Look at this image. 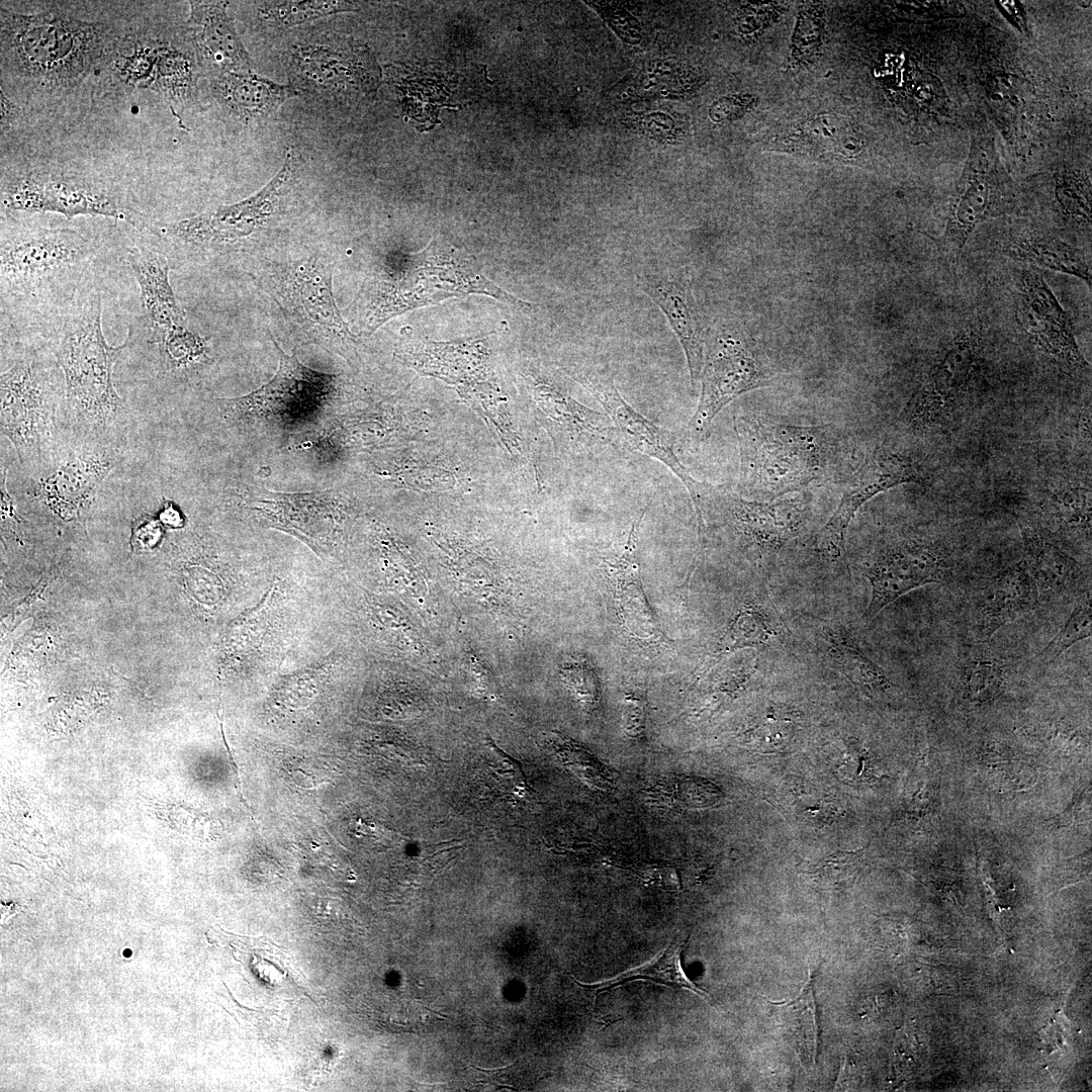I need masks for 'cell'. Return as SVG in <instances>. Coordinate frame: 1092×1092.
Listing matches in <instances>:
<instances>
[{
  "label": "cell",
  "instance_id": "obj_1",
  "mask_svg": "<svg viewBox=\"0 0 1092 1092\" xmlns=\"http://www.w3.org/2000/svg\"><path fill=\"white\" fill-rule=\"evenodd\" d=\"M123 32L61 9L34 14L0 7L1 72L42 93H64L104 69Z\"/></svg>",
  "mask_w": 1092,
  "mask_h": 1092
},
{
  "label": "cell",
  "instance_id": "obj_2",
  "mask_svg": "<svg viewBox=\"0 0 1092 1092\" xmlns=\"http://www.w3.org/2000/svg\"><path fill=\"white\" fill-rule=\"evenodd\" d=\"M470 293L521 309L531 306L490 281L475 257L442 239H433L424 250L401 256L399 264L366 279L352 305L361 328L370 334L407 310Z\"/></svg>",
  "mask_w": 1092,
  "mask_h": 1092
},
{
  "label": "cell",
  "instance_id": "obj_3",
  "mask_svg": "<svg viewBox=\"0 0 1092 1092\" xmlns=\"http://www.w3.org/2000/svg\"><path fill=\"white\" fill-rule=\"evenodd\" d=\"M55 326L53 353L65 380L68 415L89 433L117 424L124 405L113 384V366L126 341L110 346L102 331V294L88 282L67 302Z\"/></svg>",
  "mask_w": 1092,
  "mask_h": 1092
},
{
  "label": "cell",
  "instance_id": "obj_4",
  "mask_svg": "<svg viewBox=\"0 0 1092 1092\" xmlns=\"http://www.w3.org/2000/svg\"><path fill=\"white\" fill-rule=\"evenodd\" d=\"M742 496L768 502L827 476L838 455L831 425L797 426L737 417Z\"/></svg>",
  "mask_w": 1092,
  "mask_h": 1092
},
{
  "label": "cell",
  "instance_id": "obj_5",
  "mask_svg": "<svg viewBox=\"0 0 1092 1092\" xmlns=\"http://www.w3.org/2000/svg\"><path fill=\"white\" fill-rule=\"evenodd\" d=\"M98 246L70 228H1L0 283L2 306L65 303L88 282Z\"/></svg>",
  "mask_w": 1092,
  "mask_h": 1092
},
{
  "label": "cell",
  "instance_id": "obj_6",
  "mask_svg": "<svg viewBox=\"0 0 1092 1092\" xmlns=\"http://www.w3.org/2000/svg\"><path fill=\"white\" fill-rule=\"evenodd\" d=\"M0 379L1 433L22 464H39L54 448L58 413L66 403L62 369L55 356L23 350Z\"/></svg>",
  "mask_w": 1092,
  "mask_h": 1092
},
{
  "label": "cell",
  "instance_id": "obj_7",
  "mask_svg": "<svg viewBox=\"0 0 1092 1092\" xmlns=\"http://www.w3.org/2000/svg\"><path fill=\"white\" fill-rule=\"evenodd\" d=\"M1 206L5 211L53 212L68 218L98 215L126 221L158 237V228L111 183L79 173L44 168L2 172Z\"/></svg>",
  "mask_w": 1092,
  "mask_h": 1092
},
{
  "label": "cell",
  "instance_id": "obj_8",
  "mask_svg": "<svg viewBox=\"0 0 1092 1092\" xmlns=\"http://www.w3.org/2000/svg\"><path fill=\"white\" fill-rule=\"evenodd\" d=\"M333 267L330 258L322 254L290 263L267 261L261 264L257 278L307 335L344 344L354 341V335L336 306Z\"/></svg>",
  "mask_w": 1092,
  "mask_h": 1092
},
{
  "label": "cell",
  "instance_id": "obj_9",
  "mask_svg": "<svg viewBox=\"0 0 1092 1092\" xmlns=\"http://www.w3.org/2000/svg\"><path fill=\"white\" fill-rule=\"evenodd\" d=\"M289 84L298 92L326 100L373 95L381 70L364 44L354 41L295 43L286 55Z\"/></svg>",
  "mask_w": 1092,
  "mask_h": 1092
},
{
  "label": "cell",
  "instance_id": "obj_10",
  "mask_svg": "<svg viewBox=\"0 0 1092 1092\" xmlns=\"http://www.w3.org/2000/svg\"><path fill=\"white\" fill-rule=\"evenodd\" d=\"M1014 205V185L993 140L975 138L949 203L943 236L948 251L959 256L980 223L1010 212Z\"/></svg>",
  "mask_w": 1092,
  "mask_h": 1092
},
{
  "label": "cell",
  "instance_id": "obj_11",
  "mask_svg": "<svg viewBox=\"0 0 1092 1092\" xmlns=\"http://www.w3.org/2000/svg\"><path fill=\"white\" fill-rule=\"evenodd\" d=\"M696 513L700 524L711 515L726 519L759 553L771 554L799 535L807 519L808 506L803 495H795V492L758 502L724 485L710 483Z\"/></svg>",
  "mask_w": 1092,
  "mask_h": 1092
},
{
  "label": "cell",
  "instance_id": "obj_12",
  "mask_svg": "<svg viewBox=\"0 0 1092 1092\" xmlns=\"http://www.w3.org/2000/svg\"><path fill=\"white\" fill-rule=\"evenodd\" d=\"M295 166L294 153L288 147L281 169L257 193L240 202L165 224L158 229V236L197 247L224 246L248 237L274 213Z\"/></svg>",
  "mask_w": 1092,
  "mask_h": 1092
},
{
  "label": "cell",
  "instance_id": "obj_13",
  "mask_svg": "<svg viewBox=\"0 0 1092 1092\" xmlns=\"http://www.w3.org/2000/svg\"><path fill=\"white\" fill-rule=\"evenodd\" d=\"M275 345L279 367L268 383L245 396L217 400L229 416L293 421L310 415L331 397L335 376L306 367L296 354L287 355Z\"/></svg>",
  "mask_w": 1092,
  "mask_h": 1092
},
{
  "label": "cell",
  "instance_id": "obj_14",
  "mask_svg": "<svg viewBox=\"0 0 1092 1092\" xmlns=\"http://www.w3.org/2000/svg\"><path fill=\"white\" fill-rule=\"evenodd\" d=\"M700 380L698 406L687 426V436L695 442L706 439L713 420L730 401L769 384L749 349L732 336L710 342Z\"/></svg>",
  "mask_w": 1092,
  "mask_h": 1092
},
{
  "label": "cell",
  "instance_id": "obj_15",
  "mask_svg": "<svg viewBox=\"0 0 1092 1092\" xmlns=\"http://www.w3.org/2000/svg\"><path fill=\"white\" fill-rule=\"evenodd\" d=\"M978 352L974 328H965L946 343L903 410L901 418L908 427L925 431L950 417L967 390Z\"/></svg>",
  "mask_w": 1092,
  "mask_h": 1092
},
{
  "label": "cell",
  "instance_id": "obj_16",
  "mask_svg": "<svg viewBox=\"0 0 1092 1092\" xmlns=\"http://www.w3.org/2000/svg\"><path fill=\"white\" fill-rule=\"evenodd\" d=\"M577 380L607 412L618 444L661 462L682 482L692 499L698 495L704 482L695 479L677 457L673 435L637 412L621 395L612 375L589 366L578 372Z\"/></svg>",
  "mask_w": 1092,
  "mask_h": 1092
},
{
  "label": "cell",
  "instance_id": "obj_17",
  "mask_svg": "<svg viewBox=\"0 0 1092 1092\" xmlns=\"http://www.w3.org/2000/svg\"><path fill=\"white\" fill-rule=\"evenodd\" d=\"M919 475L906 457L885 450L869 457L851 477L840 503L815 538V549L829 562H845V536L858 509L878 493L902 483L917 482Z\"/></svg>",
  "mask_w": 1092,
  "mask_h": 1092
},
{
  "label": "cell",
  "instance_id": "obj_18",
  "mask_svg": "<svg viewBox=\"0 0 1092 1092\" xmlns=\"http://www.w3.org/2000/svg\"><path fill=\"white\" fill-rule=\"evenodd\" d=\"M947 564L932 547L902 539L882 547L866 563L863 575L872 586L863 617L874 618L906 593L927 583L940 582Z\"/></svg>",
  "mask_w": 1092,
  "mask_h": 1092
},
{
  "label": "cell",
  "instance_id": "obj_19",
  "mask_svg": "<svg viewBox=\"0 0 1092 1092\" xmlns=\"http://www.w3.org/2000/svg\"><path fill=\"white\" fill-rule=\"evenodd\" d=\"M1016 318L1039 350L1070 369L1087 368L1069 315L1042 276L1029 269L1020 276Z\"/></svg>",
  "mask_w": 1092,
  "mask_h": 1092
},
{
  "label": "cell",
  "instance_id": "obj_20",
  "mask_svg": "<svg viewBox=\"0 0 1092 1092\" xmlns=\"http://www.w3.org/2000/svg\"><path fill=\"white\" fill-rule=\"evenodd\" d=\"M646 509L647 507L643 508L634 518L619 551L603 558V567L611 582L624 629L634 639L646 644H656L663 640V634L642 586L638 557L639 530Z\"/></svg>",
  "mask_w": 1092,
  "mask_h": 1092
},
{
  "label": "cell",
  "instance_id": "obj_21",
  "mask_svg": "<svg viewBox=\"0 0 1092 1092\" xmlns=\"http://www.w3.org/2000/svg\"><path fill=\"white\" fill-rule=\"evenodd\" d=\"M117 463L114 450L104 446L76 449L38 485L37 496L64 520L84 512L93 495Z\"/></svg>",
  "mask_w": 1092,
  "mask_h": 1092
},
{
  "label": "cell",
  "instance_id": "obj_22",
  "mask_svg": "<svg viewBox=\"0 0 1092 1092\" xmlns=\"http://www.w3.org/2000/svg\"><path fill=\"white\" fill-rule=\"evenodd\" d=\"M641 289L666 316L687 358L692 385L700 380L704 338L692 302L687 272H649L639 275Z\"/></svg>",
  "mask_w": 1092,
  "mask_h": 1092
},
{
  "label": "cell",
  "instance_id": "obj_23",
  "mask_svg": "<svg viewBox=\"0 0 1092 1092\" xmlns=\"http://www.w3.org/2000/svg\"><path fill=\"white\" fill-rule=\"evenodd\" d=\"M187 36L201 64L226 71L251 70V59L228 14L229 2L189 1Z\"/></svg>",
  "mask_w": 1092,
  "mask_h": 1092
},
{
  "label": "cell",
  "instance_id": "obj_24",
  "mask_svg": "<svg viewBox=\"0 0 1092 1092\" xmlns=\"http://www.w3.org/2000/svg\"><path fill=\"white\" fill-rule=\"evenodd\" d=\"M1038 602V588L1023 560L997 576L983 588L975 610L977 639H990L996 631L1032 611Z\"/></svg>",
  "mask_w": 1092,
  "mask_h": 1092
},
{
  "label": "cell",
  "instance_id": "obj_25",
  "mask_svg": "<svg viewBox=\"0 0 1092 1092\" xmlns=\"http://www.w3.org/2000/svg\"><path fill=\"white\" fill-rule=\"evenodd\" d=\"M210 90L225 113L244 122L271 117L286 100L299 94L290 84L276 83L251 70L217 73Z\"/></svg>",
  "mask_w": 1092,
  "mask_h": 1092
},
{
  "label": "cell",
  "instance_id": "obj_26",
  "mask_svg": "<svg viewBox=\"0 0 1092 1092\" xmlns=\"http://www.w3.org/2000/svg\"><path fill=\"white\" fill-rule=\"evenodd\" d=\"M125 260L139 285L142 308L154 337L184 325L185 312L170 284L167 258L153 248L134 246L127 250Z\"/></svg>",
  "mask_w": 1092,
  "mask_h": 1092
},
{
  "label": "cell",
  "instance_id": "obj_27",
  "mask_svg": "<svg viewBox=\"0 0 1092 1092\" xmlns=\"http://www.w3.org/2000/svg\"><path fill=\"white\" fill-rule=\"evenodd\" d=\"M776 143L786 152L842 160L856 158L864 147L853 124L833 114L817 115L797 123Z\"/></svg>",
  "mask_w": 1092,
  "mask_h": 1092
},
{
  "label": "cell",
  "instance_id": "obj_28",
  "mask_svg": "<svg viewBox=\"0 0 1092 1092\" xmlns=\"http://www.w3.org/2000/svg\"><path fill=\"white\" fill-rule=\"evenodd\" d=\"M199 65L192 43L179 44L162 38L150 90L157 92L167 101L171 113L184 130H189L183 121V113L195 99Z\"/></svg>",
  "mask_w": 1092,
  "mask_h": 1092
},
{
  "label": "cell",
  "instance_id": "obj_29",
  "mask_svg": "<svg viewBox=\"0 0 1092 1092\" xmlns=\"http://www.w3.org/2000/svg\"><path fill=\"white\" fill-rule=\"evenodd\" d=\"M1002 250L1014 260L1077 277L1091 287V267L1083 252L1058 238L1017 236L1006 241Z\"/></svg>",
  "mask_w": 1092,
  "mask_h": 1092
},
{
  "label": "cell",
  "instance_id": "obj_30",
  "mask_svg": "<svg viewBox=\"0 0 1092 1092\" xmlns=\"http://www.w3.org/2000/svg\"><path fill=\"white\" fill-rule=\"evenodd\" d=\"M780 1028L793 1044L802 1062L815 1064L820 1052V1018L814 991V976L791 1001L769 1002Z\"/></svg>",
  "mask_w": 1092,
  "mask_h": 1092
},
{
  "label": "cell",
  "instance_id": "obj_31",
  "mask_svg": "<svg viewBox=\"0 0 1092 1092\" xmlns=\"http://www.w3.org/2000/svg\"><path fill=\"white\" fill-rule=\"evenodd\" d=\"M687 941L688 939L682 940L680 936L676 935L670 943L652 960L645 962L637 968L620 973L613 978L592 984L582 983L573 977L572 980L581 989L595 992V997L609 989L616 988L632 981L650 980L669 988L692 991L700 997L709 1000L711 998L710 995L692 982L687 977L681 967L680 954Z\"/></svg>",
  "mask_w": 1092,
  "mask_h": 1092
},
{
  "label": "cell",
  "instance_id": "obj_32",
  "mask_svg": "<svg viewBox=\"0 0 1092 1092\" xmlns=\"http://www.w3.org/2000/svg\"><path fill=\"white\" fill-rule=\"evenodd\" d=\"M1024 546V563L1038 590L1060 593L1078 580V563L1058 548L1036 529L1020 525Z\"/></svg>",
  "mask_w": 1092,
  "mask_h": 1092
},
{
  "label": "cell",
  "instance_id": "obj_33",
  "mask_svg": "<svg viewBox=\"0 0 1092 1092\" xmlns=\"http://www.w3.org/2000/svg\"><path fill=\"white\" fill-rule=\"evenodd\" d=\"M823 637L829 659L851 682L869 692H886L893 684L842 629L825 627Z\"/></svg>",
  "mask_w": 1092,
  "mask_h": 1092
},
{
  "label": "cell",
  "instance_id": "obj_34",
  "mask_svg": "<svg viewBox=\"0 0 1092 1092\" xmlns=\"http://www.w3.org/2000/svg\"><path fill=\"white\" fill-rule=\"evenodd\" d=\"M826 39V18L823 2H803L799 5L791 38L790 65L805 69L822 57Z\"/></svg>",
  "mask_w": 1092,
  "mask_h": 1092
},
{
  "label": "cell",
  "instance_id": "obj_35",
  "mask_svg": "<svg viewBox=\"0 0 1092 1092\" xmlns=\"http://www.w3.org/2000/svg\"><path fill=\"white\" fill-rule=\"evenodd\" d=\"M257 4L261 20L277 27H290L359 9L356 2L339 0L264 1Z\"/></svg>",
  "mask_w": 1092,
  "mask_h": 1092
},
{
  "label": "cell",
  "instance_id": "obj_36",
  "mask_svg": "<svg viewBox=\"0 0 1092 1092\" xmlns=\"http://www.w3.org/2000/svg\"><path fill=\"white\" fill-rule=\"evenodd\" d=\"M964 699L974 705L990 702L999 696L1004 680V663L990 655H976L964 665L961 677Z\"/></svg>",
  "mask_w": 1092,
  "mask_h": 1092
},
{
  "label": "cell",
  "instance_id": "obj_37",
  "mask_svg": "<svg viewBox=\"0 0 1092 1092\" xmlns=\"http://www.w3.org/2000/svg\"><path fill=\"white\" fill-rule=\"evenodd\" d=\"M167 371L179 370L207 357L204 340L184 325H176L154 337Z\"/></svg>",
  "mask_w": 1092,
  "mask_h": 1092
},
{
  "label": "cell",
  "instance_id": "obj_38",
  "mask_svg": "<svg viewBox=\"0 0 1092 1092\" xmlns=\"http://www.w3.org/2000/svg\"><path fill=\"white\" fill-rule=\"evenodd\" d=\"M857 870V851H836L805 862L801 873L819 890L843 891L852 884Z\"/></svg>",
  "mask_w": 1092,
  "mask_h": 1092
},
{
  "label": "cell",
  "instance_id": "obj_39",
  "mask_svg": "<svg viewBox=\"0 0 1092 1092\" xmlns=\"http://www.w3.org/2000/svg\"><path fill=\"white\" fill-rule=\"evenodd\" d=\"M779 635L778 624L761 606H744L724 636L727 650L762 645Z\"/></svg>",
  "mask_w": 1092,
  "mask_h": 1092
},
{
  "label": "cell",
  "instance_id": "obj_40",
  "mask_svg": "<svg viewBox=\"0 0 1092 1092\" xmlns=\"http://www.w3.org/2000/svg\"><path fill=\"white\" fill-rule=\"evenodd\" d=\"M551 744L556 755L586 785L600 791L613 788L608 767L584 748L559 734L551 737Z\"/></svg>",
  "mask_w": 1092,
  "mask_h": 1092
},
{
  "label": "cell",
  "instance_id": "obj_41",
  "mask_svg": "<svg viewBox=\"0 0 1092 1092\" xmlns=\"http://www.w3.org/2000/svg\"><path fill=\"white\" fill-rule=\"evenodd\" d=\"M492 760H485L483 777L495 785L494 791L511 800L526 799L532 794L521 763L494 746Z\"/></svg>",
  "mask_w": 1092,
  "mask_h": 1092
},
{
  "label": "cell",
  "instance_id": "obj_42",
  "mask_svg": "<svg viewBox=\"0 0 1092 1092\" xmlns=\"http://www.w3.org/2000/svg\"><path fill=\"white\" fill-rule=\"evenodd\" d=\"M1091 619V600L1088 597L1074 609L1056 636L1038 654L1039 658L1044 662L1054 661L1072 645L1090 637Z\"/></svg>",
  "mask_w": 1092,
  "mask_h": 1092
},
{
  "label": "cell",
  "instance_id": "obj_43",
  "mask_svg": "<svg viewBox=\"0 0 1092 1092\" xmlns=\"http://www.w3.org/2000/svg\"><path fill=\"white\" fill-rule=\"evenodd\" d=\"M786 7L778 2H751L742 5L736 26L742 37L756 39L784 14Z\"/></svg>",
  "mask_w": 1092,
  "mask_h": 1092
},
{
  "label": "cell",
  "instance_id": "obj_44",
  "mask_svg": "<svg viewBox=\"0 0 1092 1092\" xmlns=\"http://www.w3.org/2000/svg\"><path fill=\"white\" fill-rule=\"evenodd\" d=\"M1091 493L1089 489L1074 487L1056 495V510L1067 525L1081 527L1090 533Z\"/></svg>",
  "mask_w": 1092,
  "mask_h": 1092
},
{
  "label": "cell",
  "instance_id": "obj_45",
  "mask_svg": "<svg viewBox=\"0 0 1092 1092\" xmlns=\"http://www.w3.org/2000/svg\"><path fill=\"white\" fill-rule=\"evenodd\" d=\"M563 677L585 712L592 713L597 709L600 685L590 667L579 663L565 667Z\"/></svg>",
  "mask_w": 1092,
  "mask_h": 1092
},
{
  "label": "cell",
  "instance_id": "obj_46",
  "mask_svg": "<svg viewBox=\"0 0 1092 1092\" xmlns=\"http://www.w3.org/2000/svg\"><path fill=\"white\" fill-rule=\"evenodd\" d=\"M758 103V97L751 93L726 95L718 98L710 106L709 115L714 122H731L752 111Z\"/></svg>",
  "mask_w": 1092,
  "mask_h": 1092
},
{
  "label": "cell",
  "instance_id": "obj_47",
  "mask_svg": "<svg viewBox=\"0 0 1092 1092\" xmlns=\"http://www.w3.org/2000/svg\"><path fill=\"white\" fill-rule=\"evenodd\" d=\"M162 530L158 519L142 517L133 523L131 544L132 549L142 552L156 546L161 538Z\"/></svg>",
  "mask_w": 1092,
  "mask_h": 1092
},
{
  "label": "cell",
  "instance_id": "obj_48",
  "mask_svg": "<svg viewBox=\"0 0 1092 1092\" xmlns=\"http://www.w3.org/2000/svg\"><path fill=\"white\" fill-rule=\"evenodd\" d=\"M623 728L631 738H638L645 728L644 702L635 695H626L623 704Z\"/></svg>",
  "mask_w": 1092,
  "mask_h": 1092
},
{
  "label": "cell",
  "instance_id": "obj_49",
  "mask_svg": "<svg viewBox=\"0 0 1092 1092\" xmlns=\"http://www.w3.org/2000/svg\"><path fill=\"white\" fill-rule=\"evenodd\" d=\"M160 521L170 527H179L182 524L179 512L172 505L165 506L160 514Z\"/></svg>",
  "mask_w": 1092,
  "mask_h": 1092
}]
</instances>
